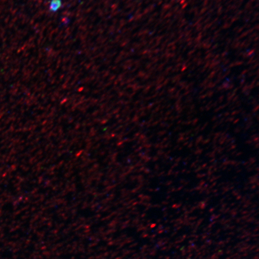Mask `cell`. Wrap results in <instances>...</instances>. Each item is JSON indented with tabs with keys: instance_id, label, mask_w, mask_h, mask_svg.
<instances>
[{
	"instance_id": "obj_1",
	"label": "cell",
	"mask_w": 259,
	"mask_h": 259,
	"mask_svg": "<svg viewBox=\"0 0 259 259\" xmlns=\"http://www.w3.org/2000/svg\"><path fill=\"white\" fill-rule=\"evenodd\" d=\"M61 3L60 0H53L51 4V10L52 11H56L60 8Z\"/></svg>"
}]
</instances>
